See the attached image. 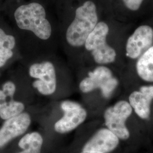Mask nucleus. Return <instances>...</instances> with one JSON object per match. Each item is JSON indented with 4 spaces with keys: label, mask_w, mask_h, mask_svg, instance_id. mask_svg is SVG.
<instances>
[{
    "label": "nucleus",
    "mask_w": 153,
    "mask_h": 153,
    "mask_svg": "<svg viewBox=\"0 0 153 153\" xmlns=\"http://www.w3.org/2000/svg\"><path fill=\"white\" fill-rule=\"evenodd\" d=\"M98 21L96 6L92 1L85 2L76 9L75 18L67 29V42L75 47L85 45L88 36L98 24Z\"/></svg>",
    "instance_id": "1"
},
{
    "label": "nucleus",
    "mask_w": 153,
    "mask_h": 153,
    "mask_svg": "<svg viewBox=\"0 0 153 153\" xmlns=\"http://www.w3.org/2000/svg\"><path fill=\"white\" fill-rule=\"evenodd\" d=\"M14 18L19 28L32 31L42 40H45L50 38L52 28L41 4L33 2L20 6L14 13Z\"/></svg>",
    "instance_id": "2"
},
{
    "label": "nucleus",
    "mask_w": 153,
    "mask_h": 153,
    "mask_svg": "<svg viewBox=\"0 0 153 153\" xmlns=\"http://www.w3.org/2000/svg\"><path fill=\"white\" fill-rule=\"evenodd\" d=\"M28 80L26 81L31 93L48 97L57 90V80L55 66L48 61L31 64L28 69Z\"/></svg>",
    "instance_id": "3"
},
{
    "label": "nucleus",
    "mask_w": 153,
    "mask_h": 153,
    "mask_svg": "<svg viewBox=\"0 0 153 153\" xmlns=\"http://www.w3.org/2000/svg\"><path fill=\"white\" fill-rule=\"evenodd\" d=\"M18 81L7 79L0 81V123L27 111V103L22 97Z\"/></svg>",
    "instance_id": "4"
},
{
    "label": "nucleus",
    "mask_w": 153,
    "mask_h": 153,
    "mask_svg": "<svg viewBox=\"0 0 153 153\" xmlns=\"http://www.w3.org/2000/svg\"><path fill=\"white\" fill-rule=\"evenodd\" d=\"M108 31L109 28L105 23L99 22L85 43L86 49L91 52L94 61L99 64H110L116 59L115 49L106 42Z\"/></svg>",
    "instance_id": "5"
},
{
    "label": "nucleus",
    "mask_w": 153,
    "mask_h": 153,
    "mask_svg": "<svg viewBox=\"0 0 153 153\" xmlns=\"http://www.w3.org/2000/svg\"><path fill=\"white\" fill-rule=\"evenodd\" d=\"M119 83V80L108 68L99 66L88 73V76L80 82L79 88L83 93H90L99 88L104 98L109 99L114 93Z\"/></svg>",
    "instance_id": "6"
},
{
    "label": "nucleus",
    "mask_w": 153,
    "mask_h": 153,
    "mask_svg": "<svg viewBox=\"0 0 153 153\" xmlns=\"http://www.w3.org/2000/svg\"><path fill=\"white\" fill-rule=\"evenodd\" d=\"M131 113L132 107L129 102L119 101L105 111V125L120 140H126L130 137V133L126 126V121Z\"/></svg>",
    "instance_id": "7"
},
{
    "label": "nucleus",
    "mask_w": 153,
    "mask_h": 153,
    "mask_svg": "<svg viewBox=\"0 0 153 153\" xmlns=\"http://www.w3.org/2000/svg\"><path fill=\"white\" fill-rule=\"evenodd\" d=\"M60 108L63 116L54 124L55 131L65 134L74 130L86 119L88 113L82 105L76 102L65 100L61 102Z\"/></svg>",
    "instance_id": "8"
},
{
    "label": "nucleus",
    "mask_w": 153,
    "mask_h": 153,
    "mask_svg": "<svg viewBox=\"0 0 153 153\" xmlns=\"http://www.w3.org/2000/svg\"><path fill=\"white\" fill-rule=\"evenodd\" d=\"M33 123V115L28 110L4 121L0 126V149L27 133Z\"/></svg>",
    "instance_id": "9"
},
{
    "label": "nucleus",
    "mask_w": 153,
    "mask_h": 153,
    "mask_svg": "<svg viewBox=\"0 0 153 153\" xmlns=\"http://www.w3.org/2000/svg\"><path fill=\"white\" fill-rule=\"evenodd\" d=\"M153 43V28L146 25L141 26L128 39L126 55L132 59L140 58Z\"/></svg>",
    "instance_id": "10"
},
{
    "label": "nucleus",
    "mask_w": 153,
    "mask_h": 153,
    "mask_svg": "<svg viewBox=\"0 0 153 153\" xmlns=\"http://www.w3.org/2000/svg\"><path fill=\"white\" fill-rule=\"evenodd\" d=\"M119 144V138L108 128H101L96 131L82 148V151L109 153Z\"/></svg>",
    "instance_id": "11"
},
{
    "label": "nucleus",
    "mask_w": 153,
    "mask_h": 153,
    "mask_svg": "<svg viewBox=\"0 0 153 153\" xmlns=\"http://www.w3.org/2000/svg\"><path fill=\"white\" fill-rule=\"evenodd\" d=\"M153 99V85L142 86L129 97V103L136 114L143 120L149 119L151 114V103Z\"/></svg>",
    "instance_id": "12"
},
{
    "label": "nucleus",
    "mask_w": 153,
    "mask_h": 153,
    "mask_svg": "<svg viewBox=\"0 0 153 153\" xmlns=\"http://www.w3.org/2000/svg\"><path fill=\"white\" fill-rule=\"evenodd\" d=\"M43 142V136L38 131L27 133L19 140L18 146L21 151L16 153H41Z\"/></svg>",
    "instance_id": "13"
},
{
    "label": "nucleus",
    "mask_w": 153,
    "mask_h": 153,
    "mask_svg": "<svg viewBox=\"0 0 153 153\" xmlns=\"http://www.w3.org/2000/svg\"><path fill=\"white\" fill-rule=\"evenodd\" d=\"M138 76L146 82H153V46L138 59L136 64Z\"/></svg>",
    "instance_id": "14"
},
{
    "label": "nucleus",
    "mask_w": 153,
    "mask_h": 153,
    "mask_svg": "<svg viewBox=\"0 0 153 153\" xmlns=\"http://www.w3.org/2000/svg\"><path fill=\"white\" fill-rule=\"evenodd\" d=\"M16 45L15 38L6 34L0 28V68L5 65L14 55V49Z\"/></svg>",
    "instance_id": "15"
},
{
    "label": "nucleus",
    "mask_w": 153,
    "mask_h": 153,
    "mask_svg": "<svg viewBox=\"0 0 153 153\" xmlns=\"http://www.w3.org/2000/svg\"><path fill=\"white\" fill-rule=\"evenodd\" d=\"M127 8L132 11L138 10L143 0H122Z\"/></svg>",
    "instance_id": "16"
},
{
    "label": "nucleus",
    "mask_w": 153,
    "mask_h": 153,
    "mask_svg": "<svg viewBox=\"0 0 153 153\" xmlns=\"http://www.w3.org/2000/svg\"><path fill=\"white\" fill-rule=\"evenodd\" d=\"M80 153H102L97 152H91V151H82V152Z\"/></svg>",
    "instance_id": "17"
}]
</instances>
